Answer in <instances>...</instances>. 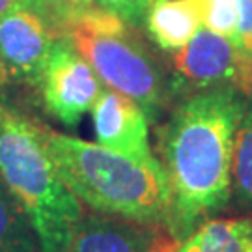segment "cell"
Here are the masks:
<instances>
[{"label": "cell", "mask_w": 252, "mask_h": 252, "mask_svg": "<svg viewBox=\"0 0 252 252\" xmlns=\"http://www.w3.org/2000/svg\"><path fill=\"white\" fill-rule=\"evenodd\" d=\"M0 252H43L28 217L0 180Z\"/></svg>", "instance_id": "13"}, {"label": "cell", "mask_w": 252, "mask_h": 252, "mask_svg": "<svg viewBox=\"0 0 252 252\" xmlns=\"http://www.w3.org/2000/svg\"><path fill=\"white\" fill-rule=\"evenodd\" d=\"M174 241L166 226L90 209L58 252H172Z\"/></svg>", "instance_id": "8"}, {"label": "cell", "mask_w": 252, "mask_h": 252, "mask_svg": "<svg viewBox=\"0 0 252 252\" xmlns=\"http://www.w3.org/2000/svg\"><path fill=\"white\" fill-rule=\"evenodd\" d=\"M90 112L97 144L138 162L161 166L150 146V120L138 103L108 88L101 90Z\"/></svg>", "instance_id": "9"}, {"label": "cell", "mask_w": 252, "mask_h": 252, "mask_svg": "<svg viewBox=\"0 0 252 252\" xmlns=\"http://www.w3.org/2000/svg\"><path fill=\"white\" fill-rule=\"evenodd\" d=\"M99 81L138 103L153 120L162 99L161 73L142 41L116 13L99 6L82 11L65 34Z\"/></svg>", "instance_id": "4"}, {"label": "cell", "mask_w": 252, "mask_h": 252, "mask_svg": "<svg viewBox=\"0 0 252 252\" xmlns=\"http://www.w3.org/2000/svg\"><path fill=\"white\" fill-rule=\"evenodd\" d=\"M58 37L49 21L23 2L0 15V86H37Z\"/></svg>", "instance_id": "6"}, {"label": "cell", "mask_w": 252, "mask_h": 252, "mask_svg": "<svg viewBox=\"0 0 252 252\" xmlns=\"http://www.w3.org/2000/svg\"><path fill=\"white\" fill-rule=\"evenodd\" d=\"M172 252H252V211L209 219L183 239H176Z\"/></svg>", "instance_id": "10"}, {"label": "cell", "mask_w": 252, "mask_h": 252, "mask_svg": "<svg viewBox=\"0 0 252 252\" xmlns=\"http://www.w3.org/2000/svg\"><path fill=\"white\" fill-rule=\"evenodd\" d=\"M19 0H0V15H4L9 8H13Z\"/></svg>", "instance_id": "18"}, {"label": "cell", "mask_w": 252, "mask_h": 252, "mask_svg": "<svg viewBox=\"0 0 252 252\" xmlns=\"http://www.w3.org/2000/svg\"><path fill=\"white\" fill-rule=\"evenodd\" d=\"M39 133L62 180L81 204L99 213L166 226L168 187L162 166L58 133L41 122Z\"/></svg>", "instance_id": "2"}, {"label": "cell", "mask_w": 252, "mask_h": 252, "mask_svg": "<svg viewBox=\"0 0 252 252\" xmlns=\"http://www.w3.org/2000/svg\"><path fill=\"white\" fill-rule=\"evenodd\" d=\"M230 202L239 211H252V95L247 97L235 135Z\"/></svg>", "instance_id": "12"}, {"label": "cell", "mask_w": 252, "mask_h": 252, "mask_svg": "<svg viewBox=\"0 0 252 252\" xmlns=\"http://www.w3.org/2000/svg\"><path fill=\"white\" fill-rule=\"evenodd\" d=\"M0 180L28 217L43 252L62 249L82 215L47 152L39 122L0 103Z\"/></svg>", "instance_id": "3"}, {"label": "cell", "mask_w": 252, "mask_h": 252, "mask_svg": "<svg viewBox=\"0 0 252 252\" xmlns=\"http://www.w3.org/2000/svg\"><path fill=\"white\" fill-rule=\"evenodd\" d=\"M247 103L234 86L206 88L174 110L159 138L168 187L166 228L183 239L230 204L237 127Z\"/></svg>", "instance_id": "1"}, {"label": "cell", "mask_w": 252, "mask_h": 252, "mask_svg": "<svg viewBox=\"0 0 252 252\" xmlns=\"http://www.w3.org/2000/svg\"><path fill=\"white\" fill-rule=\"evenodd\" d=\"M27 4L28 8L36 9L39 15L49 21V25L58 32V36H63L67 27L77 19L82 11L95 6L94 0H19Z\"/></svg>", "instance_id": "15"}, {"label": "cell", "mask_w": 252, "mask_h": 252, "mask_svg": "<svg viewBox=\"0 0 252 252\" xmlns=\"http://www.w3.org/2000/svg\"><path fill=\"white\" fill-rule=\"evenodd\" d=\"M94 2H95V6L116 13L118 17H122L126 23L138 25L146 19L155 0H94Z\"/></svg>", "instance_id": "16"}, {"label": "cell", "mask_w": 252, "mask_h": 252, "mask_svg": "<svg viewBox=\"0 0 252 252\" xmlns=\"http://www.w3.org/2000/svg\"><path fill=\"white\" fill-rule=\"evenodd\" d=\"M146 23L155 43L174 53L187 45L202 25L192 0H155Z\"/></svg>", "instance_id": "11"}, {"label": "cell", "mask_w": 252, "mask_h": 252, "mask_svg": "<svg viewBox=\"0 0 252 252\" xmlns=\"http://www.w3.org/2000/svg\"><path fill=\"white\" fill-rule=\"evenodd\" d=\"M174 65L185 81L202 90L234 86L247 97L252 95V54L207 28L176 51Z\"/></svg>", "instance_id": "7"}, {"label": "cell", "mask_w": 252, "mask_h": 252, "mask_svg": "<svg viewBox=\"0 0 252 252\" xmlns=\"http://www.w3.org/2000/svg\"><path fill=\"white\" fill-rule=\"evenodd\" d=\"M198 9L202 25L239 45L237 34V8L235 0H192Z\"/></svg>", "instance_id": "14"}, {"label": "cell", "mask_w": 252, "mask_h": 252, "mask_svg": "<svg viewBox=\"0 0 252 252\" xmlns=\"http://www.w3.org/2000/svg\"><path fill=\"white\" fill-rule=\"evenodd\" d=\"M99 77L65 36L53 45L45 69L39 77L43 107L62 126L77 127L101 94Z\"/></svg>", "instance_id": "5"}, {"label": "cell", "mask_w": 252, "mask_h": 252, "mask_svg": "<svg viewBox=\"0 0 252 252\" xmlns=\"http://www.w3.org/2000/svg\"><path fill=\"white\" fill-rule=\"evenodd\" d=\"M239 45L252 54V0H235Z\"/></svg>", "instance_id": "17"}]
</instances>
